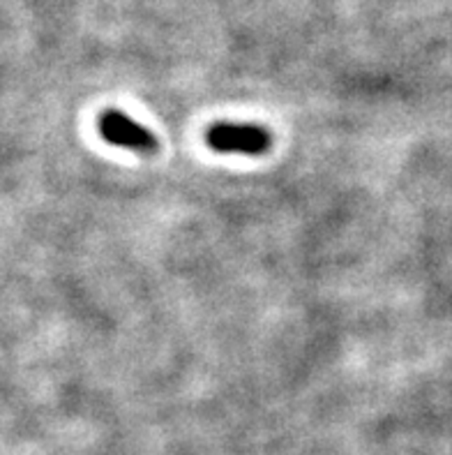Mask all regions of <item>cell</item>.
Masks as SVG:
<instances>
[{
    "mask_svg": "<svg viewBox=\"0 0 452 455\" xmlns=\"http://www.w3.org/2000/svg\"><path fill=\"white\" fill-rule=\"evenodd\" d=\"M208 146L218 153L261 156L270 146V134L252 123H218L208 130Z\"/></svg>",
    "mask_w": 452,
    "mask_h": 455,
    "instance_id": "6da1fadb",
    "label": "cell"
},
{
    "mask_svg": "<svg viewBox=\"0 0 452 455\" xmlns=\"http://www.w3.org/2000/svg\"><path fill=\"white\" fill-rule=\"evenodd\" d=\"M99 132L109 144L123 146V148L137 150V153H155L157 150V137L148 127L137 123L121 111H107L99 121Z\"/></svg>",
    "mask_w": 452,
    "mask_h": 455,
    "instance_id": "7a4b0ae2",
    "label": "cell"
}]
</instances>
